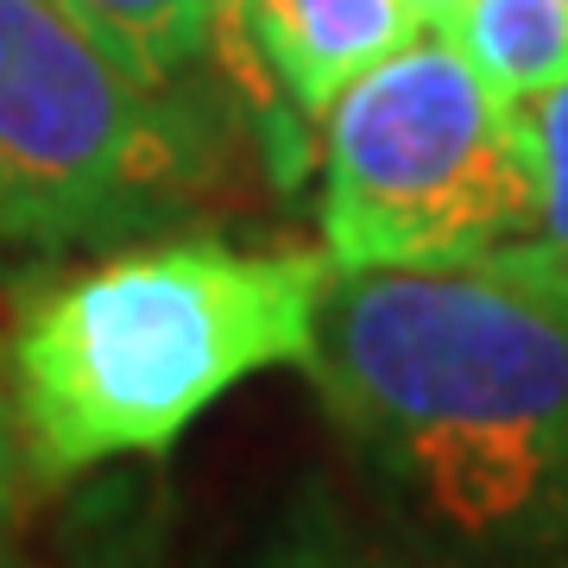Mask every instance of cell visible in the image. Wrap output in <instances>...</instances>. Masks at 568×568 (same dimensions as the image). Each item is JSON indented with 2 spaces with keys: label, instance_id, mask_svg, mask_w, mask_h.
Masks as SVG:
<instances>
[{
  "label": "cell",
  "instance_id": "5",
  "mask_svg": "<svg viewBox=\"0 0 568 568\" xmlns=\"http://www.w3.org/2000/svg\"><path fill=\"white\" fill-rule=\"evenodd\" d=\"M417 32L424 20L410 13V0H241L227 77L246 89L253 108H272V95H284L291 114L323 121L347 82Z\"/></svg>",
  "mask_w": 568,
  "mask_h": 568
},
{
  "label": "cell",
  "instance_id": "11",
  "mask_svg": "<svg viewBox=\"0 0 568 568\" xmlns=\"http://www.w3.org/2000/svg\"><path fill=\"white\" fill-rule=\"evenodd\" d=\"M26 436H20V410H13V386H7V366H0V562L13 549V525H20V493H26Z\"/></svg>",
  "mask_w": 568,
  "mask_h": 568
},
{
  "label": "cell",
  "instance_id": "6",
  "mask_svg": "<svg viewBox=\"0 0 568 568\" xmlns=\"http://www.w3.org/2000/svg\"><path fill=\"white\" fill-rule=\"evenodd\" d=\"M506 102H544L568 82V0H467L443 26Z\"/></svg>",
  "mask_w": 568,
  "mask_h": 568
},
{
  "label": "cell",
  "instance_id": "9",
  "mask_svg": "<svg viewBox=\"0 0 568 568\" xmlns=\"http://www.w3.org/2000/svg\"><path fill=\"white\" fill-rule=\"evenodd\" d=\"M77 13L108 51H121L140 77L183 89V77L209 58V7L203 0H58Z\"/></svg>",
  "mask_w": 568,
  "mask_h": 568
},
{
  "label": "cell",
  "instance_id": "3",
  "mask_svg": "<svg viewBox=\"0 0 568 568\" xmlns=\"http://www.w3.org/2000/svg\"><path fill=\"white\" fill-rule=\"evenodd\" d=\"M323 253L354 272H487L537 222V126L474 63L417 32L323 121Z\"/></svg>",
  "mask_w": 568,
  "mask_h": 568
},
{
  "label": "cell",
  "instance_id": "13",
  "mask_svg": "<svg viewBox=\"0 0 568 568\" xmlns=\"http://www.w3.org/2000/svg\"><path fill=\"white\" fill-rule=\"evenodd\" d=\"M467 0H410V13H417V20L429 26V32H443L448 20H455V13H462Z\"/></svg>",
  "mask_w": 568,
  "mask_h": 568
},
{
  "label": "cell",
  "instance_id": "4",
  "mask_svg": "<svg viewBox=\"0 0 568 568\" xmlns=\"http://www.w3.org/2000/svg\"><path fill=\"white\" fill-rule=\"evenodd\" d=\"M222 140L58 0H0V246L159 234L215 183Z\"/></svg>",
  "mask_w": 568,
  "mask_h": 568
},
{
  "label": "cell",
  "instance_id": "12",
  "mask_svg": "<svg viewBox=\"0 0 568 568\" xmlns=\"http://www.w3.org/2000/svg\"><path fill=\"white\" fill-rule=\"evenodd\" d=\"M209 7V58L234 70V39H241V0H203Z\"/></svg>",
  "mask_w": 568,
  "mask_h": 568
},
{
  "label": "cell",
  "instance_id": "2",
  "mask_svg": "<svg viewBox=\"0 0 568 568\" xmlns=\"http://www.w3.org/2000/svg\"><path fill=\"white\" fill-rule=\"evenodd\" d=\"M335 284L323 246L140 234L26 291L0 366L32 474L63 487L164 455L246 379L310 373Z\"/></svg>",
  "mask_w": 568,
  "mask_h": 568
},
{
  "label": "cell",
  "instance_id": "1",
  "mask_svg": "<svg viewBox=\"0 0 568 568\" xmlns=\"http://www.w3.org/2000/svg\"><path fill=\"white\" fill-rule=\"evenodd\" d=\"M448 568H568V310L499 272H354L310 361Z\"/></svg>",
  "mask_w": 568,
  "mask_h": 568
},
{
  "label": "cell",
  "instance_id": "10",
  "mask_svg": "<svg viewBox=\"0 0 568 568\" xmlns=\"http://www.w3.org/2000/svg\"><path fill=\"white\" fill-rule=\"evenodd\" d=\"M63 568H159V530H152V518H121L114 511L70 549Z\"/></svg>",
  "mask_w": 568,
  "mask_h": 568
},
{
  "label": "cell",
  "instance_id": "8",
  "mask_svg": "<svg viewBox=\"0 0 568 568\" xmlns=\"http://www.w3.org/2000/svg\"><path fill=\"white\" fill-rule=\"evenodd\" d=\"M530 126H537V222L487 272L568 310V82L530 102Z\"/></svg>",
  "mask_w": 568,
  "mask_h": 568
},
{
  "label": "cell",
  "instance_id": "7",
  "mask_svg": "<svg viewBox=\"0 0 568 568\" xmlns=\"http://www.w3.org/2000/svg\"><path fill=\"white\" fill-rule=\"evenodd\" d=\"M253 568H448V562L429 556L410 530L361 518L335 487L304 480L284 499L278 525L260 544V562Z\"/></svg>",
  "mask_w": 568,
  "mask_h": 568
}]
</instances>
